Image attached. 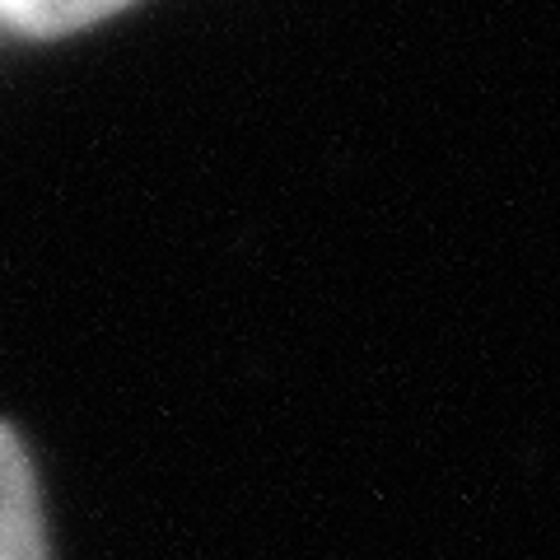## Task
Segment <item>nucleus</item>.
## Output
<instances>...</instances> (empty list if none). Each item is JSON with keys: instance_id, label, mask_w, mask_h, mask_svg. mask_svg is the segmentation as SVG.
<instances>
[{"instance_id": "2", "label": "nucleus", "mask_w": 560, "mask_h": 560, "mask_svg": "<svg viewBox=\"0 0 560 560\" xmlns=\"http://www.w3.org/2000/svg\"><path fill=\"white\" fill-rule=\"evenodd\" d=\"M121 5L127 0H0V28L24 33V38H57V33L84 28Z\"/></svg>"}, {"instance_id": "1", "label": "nucleus", "mask_w": 560, "mask_h": 560, "mask_svg": "<svg viewBox=\"0 0 560 560\" xmlns=\"http://www.w3.org/2000/svg\"><path fill=\"white\" fill-rule=\"evenodd\" d=\"M0 560H47L38 481L10 425H0Z\"/></svg>"}]
</instances>
